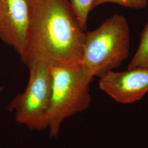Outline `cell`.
<instances>
[{"label":"cell","mask_w":148,"mask_h":148,"mask_svg":"<svg viewBox=\"0 0 148 148\" xmlns=\"http://www.w3.org/2000/svg\"><path fill=\"white\" fill-rule=\"evenodd\" d=\"M31 21L27 53L23 63L43 60L51 65L81 62L85 30L69 0L29 2Z\"/></svg>","instance_id":"1"},{"label":"cell","mask_w":148,"mask_h":148,"mask_svg":"<svg viewBox=\"0 0 148 148\" xmlns=\"http://www.w3.org/2000/svg\"><path fill=\"white\" fill-rule=\"evenodd\" d=\"M52 95L48 113L50 138L58 136L66 119L86 110L92 101L93 79L81 62L51 65Z\"/></svg>","instance_id":"2"},{"label":"cell","mask_w":148,"mask_h":148,"mask_svg":"<svg viewBox=\"0 0 148 148\" xmlns=\"http://www.w3.org/2000/svg\"><path fill=\"white\" fill-rule=\"evenodd\" d=\"M130 29L127 19L115 14L95 30L86 32L81 63L93 78L112 71L128 58Z\"/></svg>","instance_id":"3"},{"label":"cell","mask_w":148,"mask_h":148,"mask_svg":"<svg viewBox=\"0 0 148 148\" xmlns=\"http://www.w3.org/2000/svg\"><path fill=\"white\" fill-rule=\"evenodd\" d=\"M27 66L30 75L27 88L12 100L7 108L15 111L17 123L30 131H42L48 126L52 95L51 64L37 60Z\"/></svg>","instance_id":"4"},{"label":"cell","mask_w":148,"mask_h":148,"mask_svg":"<svg viewBox=\"0 0 148 148\" xmlns=\"http://www.w3.org/2000/svg\"><path fill=\"white\" fill-rule=\"evenodd\" d=\"M30 21L27 0H0V40L13 48L22 62L27 53Z\"/></svg>","instance_id":"5"},{"label":"cell","mask_w":148,"mask_h":148,"mask_svg":"<svg viewBox=\"0 0 148 148\" xmlns=\"http://www.w3.org/2000/svg\"><path fill=\"white\" fill-rule=\"evenodd\" d=\"M98 85L101 90L117 102L132 104L148 93V68L108 71L99 77Z\"/></svg>","instance_id":"6"},{"label":"cell","mask_w":148,"mask_h":148,"mask_svg":"<svg viewBox=\"0 0 148 148\" xmlns=\"http://www.w3.org/2000/svg\"><path fill=\"white\" fill-rule=\"evenodd\" d=\"M136 68H148V21L142 32L137 50L127 69Z\"/></svg>","instance_id":"7"},{"label":"cell","mask_w":148,"mask_h":148,"mask_svg":"<svg viewBox=\"0 0 148 148\" xmlns=\"http://www.w3.org/2000/svg\"><path fill=\"white\" fill-rule=\"evenodd\" d=\"M95 0H69L74 14L81 27L85 30L87 27L88 16L92 11Z\"/></svg>","instance_id":"8"},{"label":"cell","mask_w":148,"mask_h":148,"mask_svg":"<svg viewBox=\"0 0 148 148\" xmlns=\"http://www.w3.org/2000/svg\"><path fill=\"white\" fill-rule=\"evenodd\" d=\"M105 3H115L128 8L140 10L147 6L148 1V0H95L92 10Z\"/></svg>","instance_id":"9"},{"label":"cell","mask_w":148,"mask_h":148,"mask_svg":"<svg viewBox=\"0 0 148 148\" xmlns=\"http://www.w3.org/2000/svg\"><path fill=\"white\" fill-rule=\"evenodd\" d=\"M27 1L29 2V1H34V0H27Z\"/></svg>","instance_id":"10"},{"label":"cell","mask_w":148,"mask_h":148,"mask_svg":"<svg viewBox=\"0 0 148 148\" xmlns=\"http://www.w3.org/2000/svg\"><path fill=\"white\" fill-rule=\"evenodd\" d=\"M2 90V88H0V91Z\"/></svg>","instance_id":"11"}]
</instances>
